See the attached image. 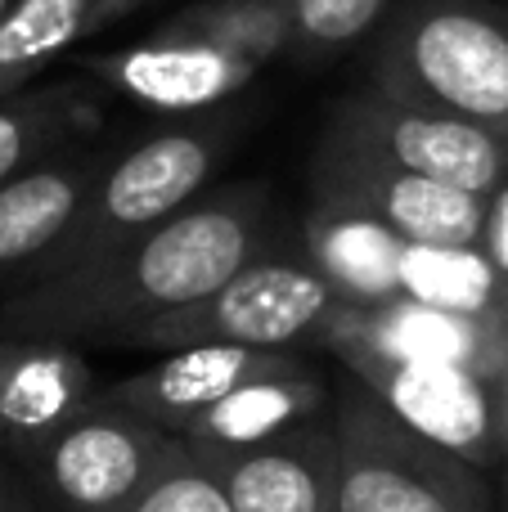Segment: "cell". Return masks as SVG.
Segmentation results:
<instances>
[{
	"label": "cell",
	"mask_w": 508,
	"mask_h": 512,
	"mask_svg": "<svg viewBox=\"0 0 508 512\" xmlns=\"http://www.w3.org/2000/svg\"><path fill=\"white\" fill-rule=\"evenodd\" d=\"M270 248L275 230L266 185H225L198 194L86 279L0 297V337L122 346L140 324L203 301Z\"/></svg>",
	"instance_id": "6da1fadb"
},
{
	"label": "cell",
	"mask_w": 508,
	"mask_h": 512,
	"mask_svg": "<svg viewBox=\"0 0 508 512\" xmlns=\"http://www.w3.org/2000/svg\"><path fill=\"white\" fill-rule=\"evenodd\" d=\"M230 140V122L203 117V122H180L171 131H158L149 140L131 144V149H113V158L90 185L86 203L77 207L63 239L36 265V274L23 288L86 279L90 270L113 261L135 239L158 230L167 216H176L180 207H189L203 194Z\"/></svg>",
	"instance_id": "7a4b0ae2"
},
{
	"label": "cell",
	"mask_w": 508,
	"mask_h": 512,
	"mask_svg": "<svg viewBox=\"0 0 508 512\" xmlns=\"http://www.w3.org/2000/svg\"><path fill=\"white\" fill-rule=\"evenodd\" d=\"M369 86L508 140V18L477 0H410L378 41Z\"/></svg>",
	"instance_id": "3957f363"
},
{
	"label": "cell",
	"mask_w": 508,
	"mask_h": 512,
	"mask_svg": "<svg viewBox=\"0 0 508 512\" xmlns=\"http://www.w3.org/2000/svg\"><path fill=\"white\" fill-rule=\"evenodd\" d=\"M338 512H500L486 468L405 427L356 373L333 409Z\"/></svg>",
	"instance_id": "277c9868"
},
{
	"label": "cell",
	"mask_w": 508,
	"mask_h": 512,
	"mask_svg": "<svg viewBox=\"0 0 508 512\" xmlns=\"http://www.w3.org/2000/svg\"><path fill=\"white\" fill-rule=\"evenodd\" d=\"M342 297L306 261V252H261L239 274L207 292L194 306L140 324L122 346L185 351V346H257V351H297L320 342V328Z\"/></svg>",
	"instance_id": "5b68a950"
},
{
	"label": "cell",
	"mask_w": 508,
	"mask_h": 512,
	"mask_svg": "<svg viewBox=\"0 0 508 512\" xmlns=\"http://www.w3.org/2000/svg\"><path fill=\"white\" fill-rule=\"evenodd\" d=\"M180 436L99 391L27 468L50 512H126L158 481Z\"/></svg>",
	"instance_id": "8992f818"
},
{
	"label": "cell",
	"mask_w": 508,
	"mask_h": 512,
	"mask_svg": "<svg viewBox=\"0 0 508 512\" xmlns=\"http://www.w3.org/2000/svg\"><path fill=\"white\" fill-rule=\"evenodd\" d=\"M342 369L356 373L405 427L432 445L477 463L504 468L508 459V378L455 369V364L387 360L369 351H342Z\"/></svg>",
	"instance_id": "52a82bcc"
},
{
	"label": "cell",
	"mask_w": 508,
	"mask_h": 512,
	"mask_svg": "<svg viewBox=\"0 0 508 512\" xmlns=\"http://www.w3.org/2000/svg\"><path fill=\"white\" fill-rule=\"evenodd\" d=\"M311 194L342 198V203L392 225L410 243H450V248L482 243V221H486L482 194H468V189L441 185L432 176L396 167L392 158L333 131V126H324L320 144H315Z\"/></svg>",
	"instance_id": "ba28073f"
},
{
	"label": "cell",
	"mask_w": 508,
	"mask_h": 512,
	"mask_svg": "<svg viewBox=\"0 0 508 512\" xmlns=\"http://www.w3.org/2000/svg\"><path fill=\"white\" fill-rule=\"evenodd\" d=\"M324 126L369 144L374 153L392 158L396 167L432 176L441 185L468 189V194H491L508 176V140L486 126L459 122L446 113L401 104L383 95L378 86L351 90Z\"/></svg>",
	"instance_id": "9c48e42d"
},
{
	"label": "cell",
	"mask_w": 508,
	"mask_h": 512,
	"mask_svg": "<svg viewBox=\"0 0 508 512\" xmlns=\"http://www.w3.org/2000/svg\"><path fill=\"white\" fill-rule=\"evenodd\" d=\"M329 355L369 351L387 360L455 364V369L500 373L508 378V324L504 319L459 315V310L423 306V301H387V306H338L320 328Z\"/></svg>",
	"instance_id": "30bf717a"
},
{
	"label": "cell",
	"mask_w": 508,
	"mask_h": 512,
	"mask_svg": "<svg viewBox=\"0 0 508 512\" xmlns=\"http://www.w3.org/2000/svg\"><path fill=\"white\" fill-rule=\"evenodd\" d=\"M81 68L95 81H104L113 95L131 99L135 108L194 117L234 99L243 86H252L266 63L216 50V45H203V41H180V36L149 32L140 45L90 54V59H81Z\"/></svg>",
	"instance_id": "8fae6325"
},
{
	"label": "cell",
	"mask_w": 508,
	"mask_h": 512,
	"mask_svg": "<svg viewBox=\"0 0 508 512\" xmlns=\"http://www.w3.org/2000/svg\"><path fill=\"white\" fill-rule=\"evenodd\" d=\"M99 391L81 346L59 337H0V454L27 472Z\"/></svg>",
	"instance_id": "7c38bea8"
},
{
	"label": "cell",
	"mask_w": 508,
	"mask_h": 512,
	"mask_svg": "<svg viewBox=\"0 0 508 512\" xmlns=\"http://www.w3.org/2000/svg\"><path fill=\"white\" fill-rule=\"evenodd\" d=\"M311 369L297 351H257V346H185L158 360L153 369H140L122 382H108L104 396L149 423L180 436V427L194 423L212 405H221L230 391L248 387L270 373Z\"/></svg>",
	"instance_id": "4fadbf2b"
},
{
	"label": "cell",
	"mask_w": 508,
	"mask_h": 512,
	"mask_svg": "<svg viewBox=\"0 0 508 512\" xmlns=\"http://www.w3.org/2000/svg\"><path fill=\"white\" fill-rule=\"evenodd\" d=\"M234 512H338V427L333 409L257 450L203 459Z\"/></svg>",
	"instance_id": "5bb4252c"
},
{
	"label": "cell",
	"mask_w": 508,
	"mask_h": 512,
	"mask_svg": "<svg viewBox=\"0 0 508 512\" xmlns=\"http://www.w3.org/2000/svg\"><path fill=\"white\" fill-rule=\"evenodd\" d=\"M108 158L113 149L72 144L0 185V297L23 288L36 265L54 252Z\"/></svg>",
	"instance_id": "9a60e30c"
},
{
	"label": "cell",
	"mask_w": 508,
	"mask_h": 512,
	"mask_svg": "<svg viewBox=\"0 0 508 512\" xmlns=\"http://www.w3.org/2000/svg\"><path fill=\"white\" fill-rule=\"evenodd\" d=\"M405 243L392 225L342 198L311 194V207L302 216V252L342 306H387L401 301V256Z\"/></svg>",
	"instance_id": "2e32d148"
},
{
	"label": "cell",
	"mask_w": 508,
	"mask_h": 512,
	"mask_svg": "<svg viewBox=\"0 0 508 512\" xmlns=\"http://www.w3.org/2000/svg\"><path fill=\"white\" fill-rule=\"evenodd\" d=\"M324 414H329V387L315 369L270 373V378H257L248 387L230 391L221 405H212L194 423H185L180 441L198 459H216V454L257 450V445Z\"/></svg>",
	"instance_id": "e0dca14e"
},
{
	"label": "cell",
	"mask_w": 508,
	"mask_h": 512,
	"mask_svg": "<svg viewBox=\"0 0 508 512\" xmlns=\"http://www.w3.org/2000/svg\"><path fill=\"white\" fill-rule=\"evenodd\" d=\"M149 5L162 0H14L0 18V99L36 86L68 50Z\"/></svg>",
	"instance_id": "ac0fdd59"
},
{
	"label": "cell",
	"mask_w": 508,
	"mask_h": 512,
	"mask_svg": "<svg viewBox=\"0 0 508 512\" xmlns=\"http://www.w3.org/2000/svg\"><path fill=\"white\" fill-rule=\"evenodd\" d=\"M99 126H104V113L77 81L27 86L18 95H5L0 99V185L99 135Z\"/></svg>",
	"instance_id": "d6986e66"
},
{
	"label": "cell",
	"mask_w": 508,
	"mask_h": 512,
	"mask_svg": "<svg viewBox=\"0 0 508 512\" xmlns=\"http://www.w3.org/2000/svg\"><path fill=\"white\" fill-rule=\"evenodd\" d=\"M153 32L180 36V41H203L257 63H270L279 54L297 50L293 0H189L185 9L162 18Z\"/></svg>",
	"instance_id": "ffe728a7"
},
{
	"label": "cell",
	"mask_w": 508,
	"mask_h": 512,
	"mask_svg": "<svg viewBox=\"0 0 508 512\" xmlns=\"http://www.w3.org/2000/svg\"><path fill=\"white\" fill-rule=\"evenodd\" d=\"M401 301H423V306L459 310V315L504 319L508 324V297L486 261L482 243L450 248V243H405L401 256Z\"/></svg>",
	"instance_id": "44dd1931"
},
{
	"label": "cell",
	"mask_w": 508,
	"mask_h": 512,
	"mask_svg": "<svg viewBox=\"0 0 508 512\" xmlns=\"http://www.w3.org/2000/svg\"><path fill=\"white\" fill-rule=\"evenodd\" d=\"M387 0H293L297 18V54L329 59L356 45L383 18Z\"/></svg>",
	"instance_id": "7402d4cb"
},
{
	"label": "cell",
	"mask_w": 508,
	"mask_h": 512,
	"mask_svg": "<svg viewBox=\"0 0 508 512\" xmlns=\"http://www.w3.org/2000/svg\"><path fill=\"white\" fill-rule=\"evenodd\" d=\"M126 512H234V508L225 499L221 481L212 477V468L198 454H189L185 441H180V450L167 459L158 481Z\"/></svg>",
	"instance_id": "603a6c76"
},
{
	"label": "cell",
	"mask_w": 508,
	"mask_h": 512,
	"mask_svg": "<svg viewBox=\"0 0 508 512\" xmlns=\"http://www.w3.org/2000/svg\"><path fill=\"white\" fill-rule=\"evenodd\" d=\"M482 252L491 261L495 279H500L508 297V176L486 194V221H482Z\"/></svg>",
	"instance_id": "cb8c5ba5"
},
{
	"label": "cell",
	"mask_w": 508,
	"mask_h": 512,
	"mask_svg": "<svg viewBox=\"0 0 508 512\" xmlns=\"http://www.w3.org/2000/svg\"><path fill=\"white\" fill-rule=\"evenodd\" d=\"M0 512H50L36 481L18 463H9L5 454H0Z\"/></svg>",
	"instance_id": "d4e9b609"
},
{
	"label": "cell",
	"mask_w": 508,
	"mask_h": 512,
	"mask_svg": "<svg viewBox=\"0 0 508 512\" xmlns=\"http://www.w3.org/2000/svg\"><path fill=\"white\" fill-rule=\"evenodd\" d=\"M500 481H504V490H508V459H504V468H500Z\"/></svg>",
	"instance_id": "484cf974"
},
{
	"label": "cell",
	"mask_w": 508,
	"mask_h": 512,
	"mask_svg": "<svg viewBox=\"0 0 508 512\" xmlns=\"http://www.w3.org/2000/svg\"><path fill=\"white\" fill-rule=\"evenodd\" d=\"M9 5H14V0H0V18H5V9H9Z\"/></svg>",
	"instance_id": "4316f807"
},
{
	"label": "cell",
	"mask_w": 508,
	"mask_h": 512,
	"mask_svg": "<svg viewBox=\"0 0 508 512\" xmlns=\"http://www.w3.org/2000/svg\"><path fill=\"white\" fill-rule=\"evenodd\" d=\"M500 512H508V490H504V499H500Z\"/></svg>",
	"instance_id": "83f0119b"
}]
</instances>
